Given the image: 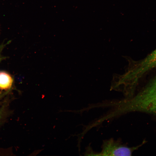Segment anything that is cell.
I'll list each match as a JSON object with an SVG mask.
<instances>
[{"label": "cell", "mask_w": 156, "mask_h": 156, "mask_svg": "<svg viewBox=\"0 0 156 156\" xmlns=\"http://www.w3.org/2000/svg\"><path fill=\"white\" fill-rule=\"evenodd\" d=\"M1 48L0 47V61L1 60Z\"/></svg>", "instance_id": "obj_7"}, {"label": "cell", "mask_w": 156, "mask_h": 156, "mask_svg": "<svg viewBox=\"0 0 156 156\" xmlns=\"http://www.w3.org/2000/svg\"><path fill=\"white\" fill-rule=\"evenodd\" d=\"M156 67V49L143 61L139 70V73H143Z\"/></svg>", "instance_id": "obj_3"}, {"label": "cell", "mask_w": 156, "mask_h": 156, "mask_svg": "<svg viewBox=\"0 0 156 156\" xmlns=\"http://www.w3.org/2000/svg\"><path fill=\"white\" fill-rule=\"evenodd\" d=\"M3 113V109L2 108L0 109V119H1Z\"/></svg>", "instance_id": "obj_5"}, {"label": "cell", "mask_w": 156, "mask_h": 156, "mask_svg": "<svg viewBox=\"0 0 156 156\" xmlns=\"http://www.w3.org/2000/svg\"><path fill=\"white\" fill-rule=\"evenodd\" d=\"M6 93H3L1 94L0 95V99L1 98V97H2L3 96H4Z\"/></svg>", "instance_id": "obj_6"}, {"label": "cell", "mask_w": 156, "mask_h": 156, "mask_svg": "<svg viewBox=\"0 0 156 156\" xmlns=\"http://www.w3.org/2000/svg\"><path fill=\"white\" fill-rule=\"evenodd\" d=\"M123 107L127 113L138 112L156 114V75L138 95L126 100Z\"/></svg>", "instance_id": "obj_1"}, {"label": "cell", "mask_w": 156, "mask_h": 156, "mask_svg": "<svg viewBox=\"0 0 156 156\" xmlns=\"http://www.w3.org/2000/svg\"><path fill=\"white\" fill-rule=\"evenodd\" d=\"M141 145L129 147L122 144L121 140L113 138L104 140L101 146V150L95 152V156H131L133 152Z\"/></svg>", "instance_id": "obj_2"}, {"label": "cell", "mask_w": 156, "mask_h": 156, "mask_svg": "<svg viewBox=\"0 0 156 156\" xmlns=\"http://www.w3.org/2000/svg\"><path fill=\"white\" fill-rule=\"evenodd\" d=\"M13 83L11 75L4 71H0V89L8 90L10 88Z\"/></svg>", "instance_id": "obj_4"}]
</instances>
